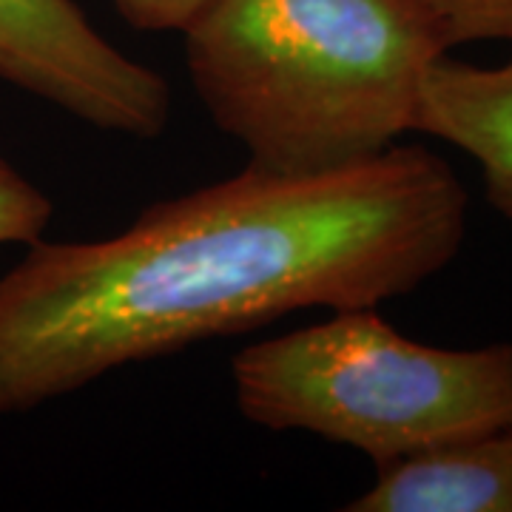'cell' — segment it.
Instances as JSON below:
<instances>
[{
	"label": "cell",
	"mask_w": 512,
	"mask_h": 512,
	"mask_svg": "<svg viewBox=\"0 0 512 512\" xmlns=\"http://www.w3.org/2000/svg\"><path fill=\"white\" fill-rule=\"evenodd\" d=\"M467 191L424 146L237 177L151 205L117 237L29 245L0 276V419L117 367L305 308H376L450 265Z\"/></svg>",
	"instance_id": "1"
},
{
	"label": "cell",
	"mask_w": 512,
	"mask_h": 512,
	"mask_svg": "<svg viewBox=\"0 0 512 512\" xmlns=\"http://www.w3.org/2000/svg\"><path fill=\"white\" fill-rule=\"evenodd\" d=\"M183 37L214 126L279 174L382 154L447 55L416 0H217Z\"/></svg>",
	"instance_id": "2"
},
{
	"label": "cell",
	"mask_w": 512,
	"mask_h": 512,
	"mask_svg": "<svg viewBox=\"0 0 512 512\" xmlns=\"http://www.w3.org/2000/svg\"><path fill=\"white\" fill-rule=\"evenodd\" d=\"M239 413L265 430L348 444L376 467L512 424V345L430 348L376 308H345L242 348Z\"/></svg>",
	"instance_id": "3"
},
{
	"label": "cell",
	"mask_w": 512,
	"mask_h": 512,
	"mask_svg": "<svg viewBox=\"0 0 512 512\" xmlns=\"http://www.w3.org/2000/svg\"><path fill=\"white\" fill-rule=\"evenodd\" d=\"M0 80L111 134L157 140L171 120L168 83L74 0H0Z\"/></svg>",
	"instance_id": "4"
},
{
	"label": "cell",
	"mask_w": 512,
	"mask_h": 512,
	"mask_svg": "<svg viewBox=\"0 0 512 512\" xmlns=\"http://www.w3.org/2000/svg\"><path fill=\"white\" fill-rule=\"evenodd\" d=\"M348 512H512V424L376 467Z\"/></svg>",
	"instance_id": "5"
},
{
	"label": "cell",
	"mask_w": 512,
	"mask_h": 512,
	"mask_svg": "<svg viewBox=\"0 0 512 512\" xmlns=\"http://www.w3.org/2000/svg\"><path fill=\"white\" fill-rule=\"evenodd\" d=\"M413 131L467 151L490 205L512 220V60L484 69L436 57L421 77Z\"/></svg>",
	"instance_id": "6"
},
{
	"label": "cell",
	"mask_w": 512,
	"mask_h": 512,
	"mask_svg": "<svg viewBox=\"0 0 512 512\" xmlns=\"http://www.w3.org/2000/svg\"><path fill=\"white\" fill-rule=\"evenodd\" d=\"M450 52L476 40H512V0H416Z\"/></svg>",
	"instance_id": "7"
},
{
	"label": "cell",
	"mask_w": 512,
	"mask_h": 512,
	"mask_svg": "<svg viewBox=\"0 0 512 512\" xmlns=\"http://www.w3.org/2000/svg\"><path fill=\"white\" fill-rule=\"evenodd\" d=\"M55 214L52 200L0 154V248L35 245Z\"/></svg>",
	"instance_id": "8"
},
{
	"label": "cell",
	"mask_w": 512,
	"mask_h": 512,
	"mask_svg": "<svg viewBox=\"0 0 512 512\" xmlns=\"http://www.w3.org/2000/svg\"><path fill=\"white\" fill-rule=\"evenodd\" d=\"M217 0H111L128 26L143 32H185Z\"/></svg>",
	"instance_id": "9"
}]
</instances>
